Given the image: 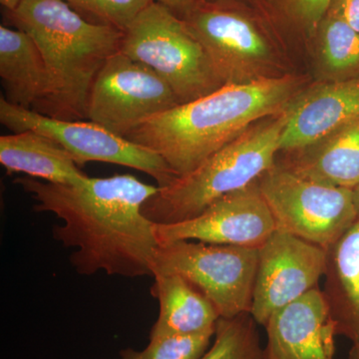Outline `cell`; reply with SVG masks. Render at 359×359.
Wrapping results in <instances>:
<instances>
[{
    "label": "cell",
    "mask_w": 359,
    "mask_h": 359,
    "mask_svg": "<svg viewBox=\"0 0 359 359\" xmlns=\"http://www.w3.org/2000/svg\"><path fill=\"white\" fill-rule=\"evenodd\" d=\"M14 183L30 194L37 212L62 219L52 235L65 248H76L69 257L78 275L105 271L125 278L153 276L159 248L154 223L143 207L159 190L132 175L90 178L76 186L58 185L27 176Z\"/></svg>",
    "instance_id": "6da1fadb"
},
{
    "label": "cell",
    "mask_w": 359,
    "mask_h": 359,
    "mask_svg": "<svg viewBox=\"0 0 359 359\" xmlns=\"http://www.w3.org/2000/svg\"><path fill=\"white\" fill-rule=\"evenodd\" d=\"M299 84L292 75L224 84L154 116L126 139L154 151L177 177L185 176L257 122L283 112Z\"/></svg>",
    "instance_id": "7a4b0ae2"
},
{
    "label": "cell",
    "mask_w": 359,
    "mask_h": 359,
    "mask_svg": "<svg viewBox=\"0 0 359 359\" xmlns=\"http://www.w3.org/2000/svg\"><path fill=\"white\" fill-rule=\"evenodd\" d=\"M4 16L32 37L48 69L50 92L32 110L56 119L87 120L92 86L108 59L121 50L124 32L89 22L65 0H22Z\"/></svg>",
    "instance_id": "3957f363"
},
{
    "label": "cell",
    "mask_w": 359,
    "mask_h": 359,
    "mask_svg": "<svg viewBox=\"0 0 359 359\" xmlns=\"http://www.w3.org/2000/svg\"><path fill=\"white\" fill-rule=\"evenodd\" d=\"M287 112L257 122L197 169L162 187L145 203L152 223L168 224L194 218L224 196L256 184L276 165Z\"/></svg>",
    "instance_id": "277c9868"
},
{
    "label": "cell",
    "mask_w": 359,
    "mask_h": 359,
    "mask_svg": "<svg viewBox=\"0 0 359 359\" xmlns=\"http://www.w3.org/2000/svg\"><path fill=\"white\" fill-rule=\"evenodd\" d=\"M120 51L159 75L180 104L208 95L224 85L185 21L157 1L124 32Z\"/></svg>",
    "instance_id": "5b68a950"
},
{
    "label": "cell",
    "mask_w": 359,
    "mask_h": 359,
    "mask_svg": "<svg viewBox=\"0 0 359 359\" xmlns=\"http://www.w3.org/2000/svg\"><path fill=\"white\" fill-rule=\"evenodd\" d=\"M278 230L330 249L358 218L353 191L304 178L276 164L257 181Z\"/></svg>",
    "instance_id": "8992f818"
},
{
    "label": "cell",
    "mask_w": 359,
    "mask_h": 359,
    "mask_svg": "<svg viewBox=\"0 0 359 359\" xmlns=\"http://www.w3.org/2000/svg\"><path fill=\"white\" fill-rule=\"evenodd\" d=\"M257 249L178 241L159 245L155 273L183 276L214 304L219 318L250 313L256 280Z\"/></svg>",
    "instance_id": "52a82bcc"
},
{
    "label": "cell",
    "mask_w": 359,
    "mask_h": 359,
    "mask_svg": "<svg viewBox=\"0 0 359 359\" xmlns=\"http://www.w3.org/2000/svg\"><path fill=\"white\" fill-rule=\"evenodd\" d=\"M0 122L13 133L33 131L48 137L65 148L79 167L89 162H102L132 168L152 177L160 188L178 178L166 161L154 151L88 120L56 119L13 105L1 96Z\"/></svg>",
    "instance_id": "ba28073f"
},
{
    "label": "cell",
    "mask_w": 359,
    "mask_h": 359,
    "mask_svg": "<svg viewBox=\"0 0 359 359\" xmlns=\"http://www.w3.org/2000/svg\"><path fill=\"white\" fill-rule=\"evenodd\" d=\"M204 46L224 84L247 83L271 77V40L262 21L238 4L199 0L181 18Z\"/></svg>",
    "instance_id": "9c48e42d"
},
{
    "label": "cell",
    "mask_w": 359,
    "mask_h": 359,
    "mask_svg": "<svg viewBox=\"0 0 359 359\" xmlns=\"http://www.w3.org/2000/svg\"><path fill=\"white\" fill-rule=\"evenodd\" d=\"M179 104L178 97L159 75L119 51L97 75L87 120L127 138L144 122Z\"/></svg>",
    "instance_id": "30bf717a"
},
{
    "label": "cell",
    "mask_w": 359,
    "mask_h": 359,
    "mask_svg": "<svg viewBox=\"0 0 359 359\" xmlns=\"http://www.w3.org/2000/svg\"><path fill=\"white\" fill-rule=\"evenodd\" d=\"M259 259L250 316L259 325L318 287L327 271V250L276 230L257 249Z\"/></svg>",
    "instance_id": "8fae6325"
},
{
    "label": "cell",
    "mask_w": 359,
    "mask_h": 359,
    "mask_svg": "<svg viewBox=\"0 0 359 359\" xmlns=\"http://www.w3.org/2000/svg\"><path fill=\"white\" fill-rule=\"evenodd\" d=\"M276 230L275 219L257 182L224 196L194 218L175 224H154L159 245L193 241L259 249Z\"/></svg>",
    "instance_id": "7c38bea8"
},
{
    "label": "cell",
    "mask_w": 359,
    "mask_h": 359,
    "mask_svg": "<svg viewBox=\"0 0 359 359\" xmlns=\"http://www.w3.org/2000/svg\"><path fill=\"white\" fill-rule=\"evenodd\" d=\"M282 152H297L359 118V77L320 82L295 94L285 108Z\"/></svg>",
    "instance_id": "4fadbf2b"
},
{
    "label": "cell",
    "mask_w": 359,
    "mask_h": 359,
    "mask_svg": "<svg viewBox=\"0 0 359 359\" xmlns=\"http://www.w3.org/2000/svg\"><path fill=\"white\" fill-rule=\"evenodd\" d=\"M264 327L266 359H337V325L320 287L276 311Z\"/></svg>",
    "instance_id": "5bb4252c"
},
{
    "label": "cell",
    "mask_w": 359,
    "mask_h": 359,
    "mask_svg": "<svg viewBox=\"0 0 359 359\" xmlns=\"http://www.w3.org/2000/svg\"><path fill=\"white\" fill-rule=\"evenodd\" d=\"M0 78L4 98L34 109L49 95L50 78L41 51L28 33L0 26Z\"/></svg>",
    "instance_id": "9a60e30c"
},
{
    "label": "cell",
    "mask_w": 359,
    "mask_h": 359,
    "mask_svg": "<svg viewBox=\"0 0 359 359\" xmlns=\"http://www.w3.org/2000/svg\"><path fill=\"white\" fill-rule=\"evenodd\" d=\"M0 163L7 175L23 174L58 185H80L88 179L65 148L33 131L2 135Z\"/></svg>",
    "instance_id": "2e32d148"
},
{
    "label": "cell",
    "mask_w": 359,
    "mask_h": 359,
    "mask_svg": "<svg viewBox=\"0 0 359 359\" xmlns=\"http://www.w3.org/2000/svg\"><path fill=\"white\" fill-rule=\"evenodd\" d=\"M151 294L159 302V316L149 339L202 334L216 330L219 314L200 290L177 273H155Z\"/></svg>",
    "instance_id": "e0dca14e"
},
{
    "label": "cell",
    "mask_w": 359,
    "mask_h": 359,
    "mask_svg": "<svg viewBox=\"0 0 359 359\" xmlns=\"http://www.w3.org/2000/svg\"><path fill=\"white\" fill-rule=\"evenodd\" d=\"M325 290L337 335L359 344V218L327 250Z\"/></svg>",
    "instance_id": "ac0fdd59"
},
{
    "label": "cell",
    "mask_w": 359,
    "mask_h": 359,
    "mask_svg": "<svg viewBox=\"0 0 359 359\" xmlns=\"http://www.w3.org/2000/svg\"><path fill=\"white\" fill-rule=\"evenodd\" d=\"M294 153L283 166L304 178L353 190L359 183V118Z\"/></svg>",
    "instance_id": "d6986e66"
},
{
    "label": "cell",
    "mask_w": 359,
    "mask_h": 359,
    "mask_svg": "<svg viewBox=\"0 0 359 359\" xmlns=\"http://www.w3.org/2000/svg\"><path fill=\"white\" fill-rule=\"evenodd\" d=\"M311 39L323 82L359 77V32L346 21L327 11Z\"/></svg>",
    "instance_id": "ffe728a7"
},
{
    "label": "cell",
    "mask_w": 359,
    "mask_h": 359,
    "mask_svg": "<svg viewBox=\"0 0 359 359\" xmlns=\"http://www.w3.org/2000/svg\"><path fill=\"white\" fill-rule=\"evenodd\" d=\"M257 325L250 313L219 318L211 346L200 359H266Z\"/></svg>",
    "instance_id": "44dd1931"
},
{
    "label": "cell",
    "mask_w": 359,
    "mask_h": 359,
    "mask_svg": "<svg viewBox=\"0 0 359 359\" xmlns=\"http://www.w3.org/2000/svg\"><path fill=\"white\" fill-rule=\"evenodd\" d=\"M216 330L202 334L169 335L149 339L143 351L125 348L120 351L121 359H200L210 348Z\"/></svg>",
    "instance_id": "7402d4cb"
},
{
    "label": "cell",
    "mask_w": 359,
    "mask_h": 359,
    "mask_svg": "<svg viewBox=\"0 0 359 359\" xmlns=\"http://www.w3.org/2000/svg\"><path fill=\"white\" fill-rule=\"evenodd\" d=\"M89 22L125 32L156 0H65Z\"/></svg>",
    "instance_id": "603a6c76"
},
{
    "label": "cell",
    "mask_w": 359,
    "mask_h": 359,
    "mask_svg": "<svg viewBox=\"0 0 359 359\" xmlns=\"http://www.w3.org/2000/svg\"><path fill=\"white\" fill-rule=\"evenodd\" d=\"M275 20L299 34L313 37L334 0H262Z\"/></svg>",
    "instance_id": "cb8c5ba5"
},
{
    "label": "cell",
    "mask_w": 359,
    "mask_h": 359,
    "mask_svg": "<svg viewBox=\"0 0 359 359\" xmlns=\"http://www.w3.org/2000/svg\"><path fill=\"white\" fill-rule=\"evenodd\" d=\"M328 11L339 16L359 32V0H334Z\"/></svg>",
    "instance_id": "d4e9b609"
},
{
    "label": "cell",
    "mask_w": 359,
    "mask_h": 359,
    "mask_svg": "<svg viewBox=\"0 0 359 359\" xmlns=\"http://www.w3.org/2000/svg\"><path fill=\"white\" fill-rule=\"evenodd\" d=\"M156 1L166 6L172 13L182 18L199 0H156Z\"/></svg>",
    "instance_id": "484cf974"
},
{
    "label": "cell",
    "mask_w": 359,
    "mask_h": 359,
    "mask_svg": "<svg viewBox=\"0 0 359 359\" xmlns=\"http://www.w3.org/2000/svg\"><path fill=\"white\" fill-rule=\"evenodd\" d=\"M208 4H238V6H248V4H257L259 0H203Z\"/></svg>",
    "instance_id": "4316f807"
},
{
    "label": "cell",
    "mask_w": 359,
    "mask_h": 359,
    "mask_svg": "<svg viewBox=\"0 0 359 359\" xmlns=\"http://www.w3.org/2000/svg\"><path fill=\"white\" fill-rule=\"evenodd\" d=\"M22 0H0L2 7L4 8V11H13L18 6Z\"/></svg>",
    "instance_id": "83f0119b"
},
{
    "label": "cell",
    "mask_w": 359,
    "mask_h": 359,
    "mask_svg": "<svg viewBox=\"0 0 359 359\" xmlns=\"http://www.w3.org/2000/svg\"><path fill=\"white\" fill-rule=\"evenodd\" d=\"M348 359H359V344H353L349 351Z\"/></svg>",
    "instance_id": "f1b7e54d"
},
{
    "label": "cell",
    "mask_w": 359,
    "mask_h": 359,
    "mask_svg": "<svg viewBox=\"0 0 359 359\" xmlns=\"http://www.w3.org/2000/svg\"><path fill=\"white\" fill-rule=\"evenodd\" d=\"M353 191L354 204H355L356 211H358L359 218V183L358 185H356L355 188H354Z\"/></svg>",
    "instance_id": "f546056e"
}]
</instances>
